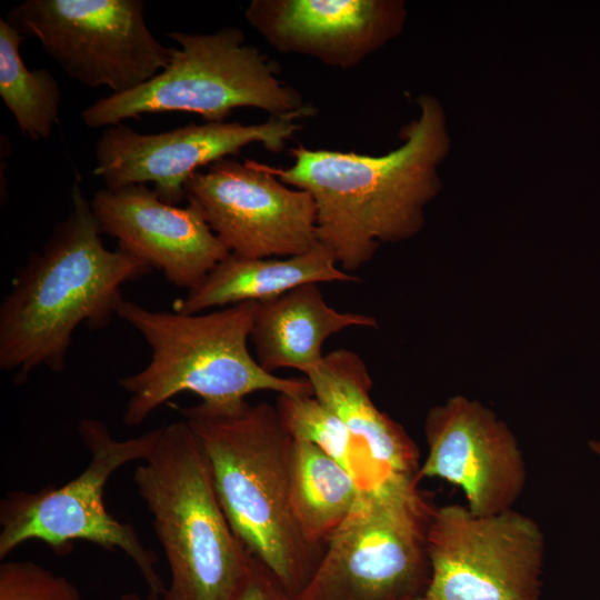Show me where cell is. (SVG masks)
I'll list each match as a JSON object with an SVG mask.
<instances>
[{"mask_svg":"<svg viewBox=\"0 0 600 600\" xmlns=\"http://www.w3.org/2000/svg\"><path fill=\"white\" fill-rule=\"evenodd\" d=\"M90 203L101 232L178 288L194 289L230 254L197 206L167 203L146 184L99 190Z\"/></svg>","mask_w":600,"mask_h":600,"instance_id":"cell-14","label":"cell"},{"mask_svg":"<svg viewBox=\"0 0 600 600\" xmlns=\"http://www.w3.org/2000/svg\"><path fill=\"white\" fill-rule=\"evenodd\" d=\"M6 20L37 38L68 77L112 93L150 80L172 53L148 28L141 0H26Z\"/></svg>","mask_w":600,"mask_h":600,"instance_id":"cell-9","label":"cell"},{"mask_svg":"<svg viewBox=\"0 0 600 600\" xmlns=\"http://www.w3.org/2000/svg\"><path fill=\"white\" fill-rule=\"evenodd\" d=\"M236 600H292L272 573L258 560Z\"/></svg>","mask_w":600,"mask_h":600,"instance_id":"cell-23","label":"cell"},{"mask_svg":"<svg viewBox=\"0 0 600 600\" xmlns=\"http://www.w3.org/2000/svg\"><path fill=\"white\" fill-rule=\"evenodd\" d=\"M259 302L248 301L207 313L153 311L123 300L117 317L134 328L151 348L149 363L119 380L129 393L123 412L128 427L141 424L181 392L206 403H230L257 391L313 394L307 378H282L264 370L248 342Z\"/></svg>","mask_w":600,"mask_h":600,"instance_id":"cell-4","label":"cell"},{"mask_svg":"<svg viewBox=\"0 0 600 600\" xmlns=\"http://www.w3.org/2000/svg\"><path fill=\"white\" fill-rule=\"evenodd\" d=\"M338 266L319 241L309 251L286 258H243L229 254L206 279L174 303V311L202 313L242 302H263L297 287L321 282H360Z\"/></svg>","mask_w":600,"mask_h":600,"instance_id":"cell-18","label":"cell"},{"mask_svg":"<svg viewBox=\"0 0 600 600\" xmlns=\"http://www.w3.org/2000/svg\"><path fill=\"white\" fill-rule=\"evenodd\" d=\"M133 482L169 566L162 600H236L257 559L232 531L184 420L159 428Z\"/></svg>","mask_w":600,"mask_h":600,"instance_id":"cell-5","label":"cell"},{"mask_svg":"<svg viewBox=\"0 0 600 600\" xmlns=\"http://www.w3.org/2000/svg\"><path fill=\"white\" fill-rule=\"evenodd\" d=\"M0 600H82L78 588L30 560L0 564Z\"/></svg>","mask_w":600,"mask_h":600,"instance_id":"cell-22","label":"cell"},{"mask_svg":"<svg viewBox=\"0 0 600 600\" xmlns=\"http://www.w3.org/2000/svg\"><path fill=\"white\" fill-rule=\"evenodd\" d=\"M78 431L90 461L76 478L37 492L10 491L1 499L0 559L29 540H40L58 553L67 552L73 541H88L108 551H123L147 584V600H162L167 586L156 568L157 554L142 543L132 524L114 519L103 502L109 478L122 466L144 460L156 443L159 428L117 440L103 422L83 418Z\"/></svg>","mask_w":600,"mask_h":600,"instance_id":"cell-8","label":"cell"},{"mask_svg":"<svg viewBox=\"0 0 600 600\" xmlns=\"http://www.w3.org/2000/svg\"><path fill=\"white\" fill-rule=\"evenodd\" d=\"M417 102L419 116L402 130L403 143L386 154L298 144L290 149V167L263 163L286 184L311 194L318 241L346 272L363 267L380 243L414 236L426 204L441 188L438 170L450 149L446 113L430 94Z\"/></svg>","mask_w":600,"mask_h":600,"instance_id":"cell-1","label":"cell"},{"mask_svg":"<svg viewBox=\"0 0 600 600\" xmlns=\"http://www.w3.org/2000/svg\"><path fill=\"white\" fill-rule=\"evenodd\" d=\"M290 489L292 509L304 537L321 550L363 492L334 459L317 446L299 440H293Z\"/></svg>","mask_w":600,"mask_h":600,"instance_id":"cell-19","label":"cell"},{"mask_svg":"<svg viewBox=\"0 0 600 600\" xmlns=\"http://www.w3.org/2000/svg\"><path fill=\"white\" fill-rule=\"evenodd\" d=\"M589 448L592 451V453L597 457L599 464H600V441L599 440H592L589 442Z\"/></svg>","mask_w":600,"mask_h":600,"instance_id":"cell-24","label":"cell"},{"mask_svg":"<svg viewBox=\"0 0 600 600\" xmlns=\"http://www.w3.org/2000/svg\"><path fill=\"white\" fill-rule=\"evenodd\" d=\"M352 327L374 328L377 321L334 309L323 299L319 283H307L259 302L250 341L264 370L292 368L306 377L322 362L323 342Z\"/></svg>","mask_w":600,"mask_h":600,"instance_id":"cell-16","label":"cell"},{"mask_svg":"<svg viewBox=\"0 0 600 600\" xmlns=\"http://www.w3.org/2000/svg\"><path fill=\"white\" fill-rule=\"evenodd\" d=\"M118 600H142L141 597L133 592L123 593Z\"/></svg>","mask_w":600,"mask_h":600,"instance_id":"cell-25","label":"cell"},{"mask_svg":"<svg viewBox=\"0 0 600 600\" xmlns=\"http://www.w3.org/2000/svg\"><path fill=\"white\" fill-rule=\"evenodd\" d=\"M303 114L270 117L256 124L206 122L159 133H140L119 123L104 128L94 149L93 176L108 189L152 183L158 197L178 206L184 186L202 167L238 153L251 143L281 151L302 128Z\"/></svg>","mask_w":600,"mask_h":600,"instance_id":"cell-12","label":"cell"},{"mask_svg":"<svg viewBox=\"0 0 600 600\" xmlns=\"http://www.w3.org/2000/svg\"><path fill=\"white\" fill-rule=\"evenodd\" d=\"M428 454L416 476L444 480L462 492L477 516L512 509L527 482V464L504 422L462 396L433 407L426 419Z\"/></svg>","mask_w":600,"mask_h":600,"instance_id":"cell-13","label":"cell"},{"mask_svg":"<svg viewBox=\"0 0 600 600\" xmlns=\"http://www.w3.org/2000/svg\"><path fill=\"white\" fill-rule=\"evenodd\" d=\"M403 600H434V599L430 598L426 593H421V594L413 596V597H410V598H407V599H403Z\"/></svg>","mask_w":600,"mask_h":600,"instance_id":"cell-26","label":"cell"},{"mask_svg":"<svg viewBox=\"0 0 600 600\" xmlns=\"http://www.w3.org/2000/svg\"><path fill=\"white\" fill-rule=\"evenodd\" d=\"M304 378L313 396L346 423L388 474L416 479L418 448L403 428L372 402V380L359 354L333 350Z\"/></svg>","mask_w":600,"mask_h":600,"instance_id":"cell-17","label":"cell"},{"mask_svg":"<svg viewBox=\"0 0 600 600\" xmlns=\"http://www.w3.org/2000/svg\"><path fill=\"white\" fill-rule=\"evenodd\" d=\"M279 418L293 440L317 446L356 480L362 491L379 487L388 474L346 423L313 394H279Z\"/></svg>","mask_w":600,"mask_h":600,"instance_id":"cell-20","label":"cell"},{"mask_svg":"<svg viewBox=\"0 0 600 600\" xmlns=\"http://www.w3.org/2000/svg\"><path fill=\"white\" fill-rule=\"evenodd\" d=\"M22 41L23 34L1 18L0 97L24 134L46 139L59 122L61 91L49 70H28L20 56Z\"/></svg>","mask_w":600,"mask_h":600,"instance_id":"cell-21","label":"cell"},{"mask_svg":"<svg viewBox=\"0 0 600 600\" xmlns=\"http://www.w3.org/2000/svg\"><path fill=\"white\" fill-rule=\"evenodd\" d=\"M409 477L363 491L292 600H403L430 576L427 533L434 510Z\"/></svg>","mask_w":600,"mask_h":600,"instance_id":"cell-7","label":"cell"},{"mask_svg":"<svg viewBox=\"0 0 600 600\" xmlns=\"http://www.w3.org/2000/svg\"><path fill=\"white\" fill-rule=\"evenodd\" d=\"M434 600H539L544 536L513 508L477 516L466 506L434 508L427 533Z\"/></svg>","mask_w":600,"mask_h":600,"instance_id":"cell-10","label":"cell"},{"mask_svg":"<svg viewBox=\"0 0 600 600\" xmlns=\"http://www.w3.org/2000/svg\"><path fill=\"white\" fill-rule=\"evenodd\" d=\"M184 190L231 254L286 258L318 243L311 194L286 184L261 162L220 159L194 172Z\"/></svg>","mask_w":600,"mask_h":600,"instance_id":"cell-11","label":"cell"},{"mask_svg":"<svg viewBox=\"0 0 600 600\" xmlns=\"http://www.w3.org/2000/svg\"><path fill=\"white\" fill-rule=\"evenodd\" d=\"M180 412L203 450L232 531L293 598L323 550L307 540L292 509L293 439L276 406L201 401Z\"/></svg>","mask_w":600,"mask_h":600,"instance_id":"cell-3","label":"cell"},{"mask_svg":"<svg viewBox=\"0 0 600 600\" xmlns=\"http://www.w3.org/2000/svg\"><path fill=\"white\" fill-rule=\"evenodd\" d=\"M79 183L71 210L39 251L29 254L0 306V369L23 383L33 370L61 372L76 329L108 326L121 287L152 271L141 260L107 249Z\"/></svg>","mask_w":600,"mask_h":600,"instance_id":"cell-2","label":"cell"},{"mask_svg":"<svg viewBox=\"0 0 600 600\" xmlns=\"http://www.w3.org/2000/svg\"><path fill=\"white\" fill-rule=\"evenodd\" d=\"M167 36L179 44L167 67L132 90L90 104L81 112L87 127L108 128L143 113L168 111L197 113L207 122H224L237 108L260 109L270 117L316 113L279 78L278 66L246 43L241 29Z\"/></svg>","mask_w":600,"mask_h":600,"instance_id":"cell-6","label":"cell"},{"mask_svg":"<svg viewBox=\"0 0 600 600\" xmlns=\"http://www.w3.org/2000/svg\"><path fill=\"white\" fill-rule=\"evenodd\" d=\"M401 0H252L244 18L277 51L350 69L398 37Z\"/></svg>","mask_w":600,"mask_h":600,"instance_id":"cell-15","label":"cell"}]
</instances>
